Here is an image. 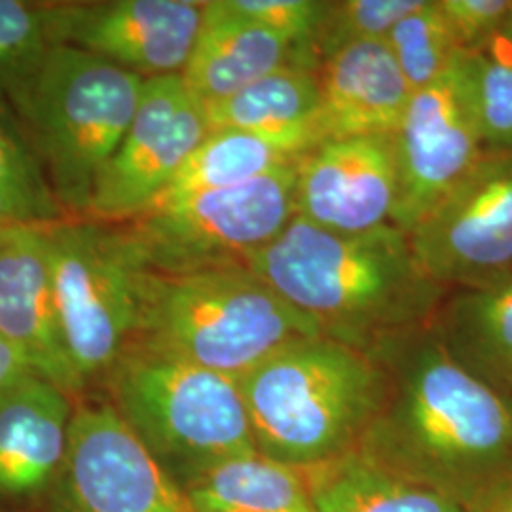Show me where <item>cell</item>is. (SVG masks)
<instances>
[{"label": "cell", "mask_w": 512, "mask_h": 512, "mask_svg": "<svg viewBox=\"0 0 512 512\" xmlns=\"http://www.w3.org/2000/svg\"><path fill=\"white\" fill-rule=\"evenodd\" d=\"M203 110L209 131H249L293 150L296 156L321 143V82L315 71L283 69L268 74Z\"/></svg>", "instance_id": "obj_20"}, {"label": "cell", "mask_w": 512, "mask_h": 512, "mask_svg": "<svg viewBox=\"0 0 512 512\" xmlns=\"http://www.w3.org/2000/svg\"><path fill=\"white\" fill-rule=\"evenodd\" d=\"M205 2L112 0L54 4L57 44L97 55L143 78L183 74L196 46Z\"/></svg>", "instance_id": "obj_13"}, {"label": "cell", "mask_w": 512, "mask_h": 512, "mask_svg": "<svg viewBox=\"0 0 512 512\" xmlns=\"http://www.w3.org/2000/svg\"><path fill=\"white\" fill-rule=\"evenodd\" d=\"M393 137L399 162L393 224L410 234L484 152L467 52L435 82L412 93Z\"/></svg>", "instance_id": "obj_11"}, {"label": "cell", "mask_w": 512, "mask_h": 512, "mask_svg": "<svg viewBox=\"0 0 512 512\" xmlns=\"http://www.w3.org/2000/svg\"><path fill=\"white\" fill-rule=\"evenodd\" d=\"M230 8L241 16L253 19L258 25L287 38L296 48L313 57L315 55L313 40L321 19L325 16L327 2L319 0H228Z\"/></svg>", "instance_id": "obj_29"}, {"label": "cell", "mask_w": 512, "mask_h": 512, "mask_svg": "<svg viewBox=\"0 0 512 512\" xmlns=\"http://www.w3.org/2000/svg\"><path fill=\"white\" fill-rule=\"evenodd\" d=\"M476 122L484 150H512V46L495 38L488 50L469 54Z\"/></svg>", "instance_id": "obj_26"}, {"label": "cell", "mask_w": 512, "mask_h": 512, "mask_svg": "<svg viewBox=\"0 0 512 512\" xmlns=\"http://www.w3.org/2000/svg\"><path fill=\"white\" fill-rule=\"evenodd\" d=\"M243 266L311 317L325 336L365 351L431 327L450 293L423 270L410 236L393 222L342 234L294 215Z\"/></svg>", "instance_id": "obj_2"}, {"label": "cell", "mask_w": 512, "mask_h": 512, "mask_svg": "<svg viewBox=\"0 0 512 512\" xmlns=\"http://www.w3.org/2000/svg\"><path fill=\"white\" fill-rule=\"evenodd\" d=\"M133 344L156 349L234 382L296 340L325 336L306 313L247 266L139 275Z\"/></svg>", "instance_id": "obj_4"}, {"label": "cell", "mask_w": 512, "mask_h": 512, "mask_svg": "<svg viewBox=\"0 0 512 512\" xmlns=\"http://www.w3.org/2000/svg\"><path fill=\"white\" fill-rule=\"evenodd\" d=\"M412 93L435 82L461 54L439 0H425L384 38Z\"/></svg>", "instance_id": "obj_25"}, {"label": "cell", "mask_w": 512, "mask_h": 512, "mask_svg": "<svg viewBox=\"0 0 512 512\" xmlns=\"http://www.w3.org/2000/svg\"><path fill=\"white\" fill-rule=\"evenodd\" d=\"M145 80L59 44L4 92L69 219L88 217L95 184L128 133Z\"/></svg>", "instance_id": "obj_5"}, {"label": "cell", "mask_w": 512, "mask_h": 512, "mask_svg": "<svg viewBox=\"0 0 512 512\" xmlns=\"http://www.w3.org/2000/svg\"><path fill=\"white\" fill-rule=\"evenodd\" d=\"M425 0H338L327 2L325 16L313 40L321 65L353 44L384 40L406 16L414 14Z\"/></svg>", "instance_id": "obj_27"}, {"label": "cell", "mask_w": 512, "mask_h": 512, "mask_svg": "<svg viewBox=\"0 0 512 512\" xmlns=\"http://www.w3.org/2000/svg\"><path fill=\"white\" fill-rule=\"evenodd\" d=\"M103 385L112 408L183 492L222 461L258 452L238 382L217 372L133 344Z\"/></svg>", "instance_id": "obj_6"}, {"label": "cell", "mask_w": 512, "mask_h": 512, "mask_svg": "<svg viewBox=\"0 0 512 512\" xmlns=\"http://www.w3.org/2000/svg\"><path fill=\"white\" fill-rule=\"evenodd\" d=\"M397 202L393 135L329 139L296 160L294 215L313 226L361 234L393 222Z\"/></svg>", "instance_id": "obj_14"}, {"label": "cell", "mask_w": 512, "mask_h": 512, "mask_svg": "<svg viewBox=\"0 0 512 512\" xmlns=\"http://www.w3.org/2000/svg\"><path fill=\"white\" fill-rule=\"evenodd\" d=\"M501 397L505 399V403H507V406H509V410H511L512 414V385L509 387V389H507V391H505V393H503V395H501Z\"/></svg>", "instance_id": "obj_35"}, {"label": "cell", "mask_w": 512, "mask_h": 512, "mask_svg": "<svg viewBox=\"0 0 512 512\" xmlns=\"http://www.w3.org/2000/svg\"><path fill=\"white\" fill-rule=\"evenodd\" d=\"M423 270L448 291L512 266V150H484L408 234Z\"/></svg>", "instance_id": "obj_10"}, {"label": "cell", "mask_w": 512, "mask_h": 512, "mask_svg": "<svg viewBox=\"0 0 512 512\" xmlns=\"http://www.w3.org/2000/svg\"><path fill=\"white\" fill-rule=\"evenodd\" d=\"M382 410L363 458L410 482L484 512L512 482V414L505 399L458 365L431 327L385 342Z\"/></svg>", "instance_id": "obj_1"}, {"label": "cell", "mask_w": 512, "mask_h": 512, "mask_svg": "<svg viewBox=\"0 0 512 512\" xmlns=\"http://www.w3.org/2000/svg\"><path fill=\"white\" fill-rule=\"evenodd\" d=\"M38 226L0 243V334L27 357L35 374L80 399L88 387L63 340L46 245Z\"/></svg>", "instance_id": "obj_16"}, {"label": "cell", "mask_w": 512, "mask_h": 512, "mask_svg": "<svg viewBox=\"0 0 512 512\" xmlns=\"http://www.w3.org/2000/svg\"><path fill=\"white\" fill-rule=\"evenodd\" d=\"M283 69L319 73L313 57L232 10L228 0L205 2L202 29L181 74L196 101L215 105Z\"/></svg>", "instance_id": "obj_17"}, {"label": "cell", "mask_w": 512, "mask_h": 512, "mask_svg": "<svg viewBox=\"0 0 512 512\" xmlns=\"http://www.w3.org/2000/svg\"><path fill=\"white\" fill-rule=\"evenodd\" d=\"M294 186L296 162L251 183L152 205L122 230L150 272L243 266L293 219Z\"/></svg>", "instance_id": "obj_8"}, {"label": "cell", "mask_w": 512, "mask_h": 512, "mask_svg": "<svg viewBox=\"0 0 512 512\" xmlns=\"http://www.w3.org/2000/svg\"><path fill=\"white\" fill-rule=\"evenodd\" d=\"M321 143L365 135H393L412 90L385 40L353 44L319 69Z\"/></svg>", "instance_id": "obj_18"}, {"label": "cell", "mask_w": 512, "mask_h": 512, "mask_svg": "<svg viewBox=\"0 0 512 512\" xmlns=\"http://www.w3.org/2000/svg\"><path fill=\"white\" fill-rule=\"evenodd\" d=\"M501 37L505 38L509 44L512 46V10L511 14H509V18L505 21V27H503V33H501Z\"/></svg>", "instance_id": "obj_34"}, {"label": "cell", "mask_w": 512, "mask_h": 512, "mask_svg": "<svg viewBox=\"0 0 512 512\" xmlns=\"http://www.w3.org/2000/svg\"><path fill=\"white\" fill-rule=\"evenodd\" d=\"M33 374L35 370L27 357L0 334V397Z\"/></svg>", "instance_id": "obj_31"}, {"label": "cell", "mask_w": 512, "mask_h": 512, "mask_svg": "<svg viewBox=\"0 0 512 512\" xmlns=\"http://www.w3.org/2000/svg\"><path fill=\"white\" fill-rule=\"evenodd\" d=\"M31 228H38V226L21 219L18 213L0 198V243L16 238L18 234Z\"/></svg>", "instance_id": "obj_32"}, {"label": "cell", "mask_w": 512, "mask_h": 512, "mask_svg": "<svg viewBox=\"0 0 512 512\" xmlns=\"http://www.w3.org/2000/svg\"><path fill=\"white\" fill-rule=\"evenodd\" d=\"M76 403L37 374L0 397V509L44 507L67 454Z\"/></svg>", "instance_id": "obj_15"}, {"label": "cell", "mask_w": 512, "mask_h": 512, "mask_svg": "<svg viewBox=\"0 0 512 512\" xmlns=\"http://www.w3.org/2000/svg\"><path fill=\"white\" fill-rule=\"evenodd\" d=\"M209 135L181 74L145 80L135 118L93 190L84 220L126 222L148 209Z\"/></svg>", "instance_id": "obj_12"}, {"label": "cell", "mask_w": 512, "mask_h": 512, "mask_svg": "<svg viewBox=\"0 0 512 512\" xmlns=\"http://www.w3.org/2000/svg\"><path fill=\"white\" fill-rule=\"evenodd\" d=\"M0 512H18V511H4V509H0Z\"/></svg>", "instance_id": "obj_36"}, {"label": "cell", "mask_w": 512, "mask_h": 512, "mask_svg": "<svg viewBox=\"0 0 512 512\" xmlns=\"http://www.w3.org/2000/svg\"><path fill=\"white\" fill-rule=\"evenodd\" d=\"M431 330L458 365L503 395L512 385V266L484 285L450 291Z\"/></svg>", "instance_id": "obj_19"}, {"label": "cell", "mask_w": 512, "mask_h": 512, "mask_svg": "<svg viewBox=\"0 0 512 512\" xmlns=\"http://www.w3.org/2000/svg\"><path fill=\"white\" fill-rule=\"evenodd\" d=\"M459 50L480 54L503 33L512 10L511 0H439Z\"/></svg>", "instance_id": "obj_30"}, {"label": "cell", "mask_w": 512, "mask_h": 512, "mask_svg": "<svg viewBox=\"0 0 512 512\" xmlns=\"http://www.w3.org/2000/svg\"><path fill=\"white\" fill-rule=\"evenodd\" d=\"M317 512H467L452 499L349 452L304 469Z\"/></svg>", "instance_id": "obj_21"}, {"label": "cell", "mask_w": 512, "mask_h": 512, "mask_svg": "<svg viewBox=\"0 0 512 512\" xmlns=\"http://www.w3.org/2000/svg\"><path fill=\"white\" fill-rule=\"evenodd\" d=\"M184 495L194 512H317L304 473L260 452L222 461Z\"/></svg>", "instance_id": "obj_22"}, {"label": "cell", "mask_w": 512, "mask_h": 512, "mask_svg": "<svg viewBox=\"0 0 512 512\" xmlns=\"http://www.w3.org/2000/svg\"><path fill=\"white\" fill-rule=\"evenodd\" d=\"M298 158L293 150L249 131H209L202 145L192 152L177 177L152 205L251 183L277 167L293 164Z\"/></svg>", "instance_id": "obj_23"}, {"label": "cell", "mask_w": 512, "mask_h": 512, "mask_svg": "<svg viewBox=\"0 0 512 512\" xmlns=\"http://www.w3.org/2000/svg\"><path fill=\"white\" fill-rule=\"evenodd\" d=\"M40 512H194L109 401L76 403L67 454Z\"/></svg>", "instance_id": "obj_9"}, {"label": "cell", "mask_w": 512, "mask_h": 512, "mask_svg": "<svg viewBox=\"0 0 512 512\" xmlns=\"http://www.w3.org/2000/svg\"><path fill=\"white\" fill-rule=\"evenodd\" d=\"M484 512H512V482L507 484Z\"/></svg>", "instance_id": "obj_33"}, {"label": "cell", "mask_w": 512, "mask_h": 512, "mask_svg": "<svg viewBox=\"0 0 512 512\" xmlns=\"http://www.w3.org/2000/svg\"><path fill=\"white\" fill-rule=\"evenodd\" d=\"M46 245L63 340L90 389L135 342L143 262L122 226L92 220L48 226Z\"/></svg>", "instance_id": "obj_7"}, {"label": "cell", "mask_w": 512, "mask_h": 512, "mask_svg": "<svg viewBox=\"0 0 512 512\" xmlns=\"http://www.w3.org/2000/svg\"><path fill=\"white\" fill-rule=\"evenodd\" d=\"M0 198L19 217L35 226L71 220L55 198L44 167L19 122L8 97L0 90Z\"/></svg>", "instance_id": "obj_24"}, {"label": "cell", "mask_w": 512, "mask_h": 512, "mask_svg": "<svg viewBox=\"0 0 512 512\" xmlns=\"http://www.w3.org/2000/svg\"><path fill=\"white\" fill-rule=\"evenodd\" d=\"M59 46L50 4L0 0V90L14 88L37 71L48 52Z\"/></svg>", "instance_id": "obj_28"}, {"label": "cell", "mask_w": 512, "mask_h": 512, "mask_svg": "<svg viewBox=\"0 0 512 512\" xmlns=\"http://www.w3.org/2000/svg\"><path fill=\"white\" fill-rule=\"evenodd\" d=\"M238 385L256 450L304 471L359 448L389 378L376 353L315 336L275 351Z\"/></svg>", "instance_id": "obj_3"}]
</instances>
